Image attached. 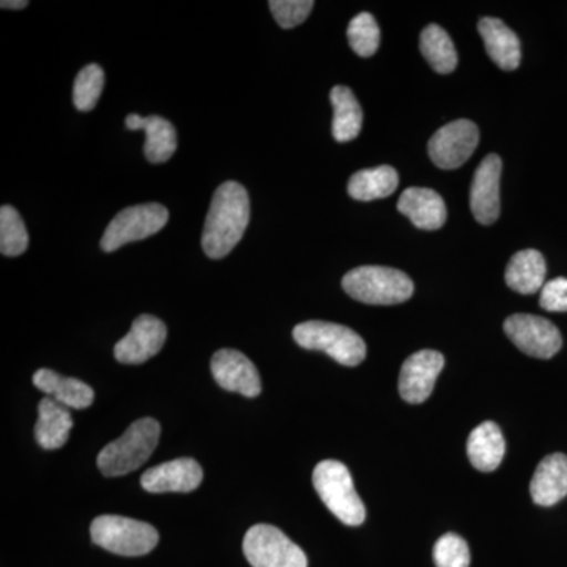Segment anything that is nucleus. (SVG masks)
<instances>
[{"instance_id": "obj_1", "label": "nucleus", "mask_w": 567, "mask_h": 567, "mask_svg": "<svg viewBox=\"0 0 567 567\" xmlns=\"http://www.w3.org/2000/svg\"><path fill=\"white\" fill-rule=\"evenodd\" d=\"M251 216L248 192L226 182L213 196L203 234V249L210 259H223L240 244Z\"/></svg>"}, {"instance_id": "obj_2", "label": "nucleus", "mask_w": 567, "mask_h": 567, "mask_svg": "<svg viewBox=\"0 0 567 567\" xmlns=\"http://www.w3.org/2000/svg\"><path fill=\"white\" fill-rule=\"evenodd\" d=\"M159 434L162 427L158 421L152 417L134 421L125 434L103 447L96 458L100 472L107 477L125 476L136 472L158 446Z\"/></svg>"}, {"instance_id": "obj_3", "label": "nucleus", "mask_w": 567, "mask_h": 567, "mask_svg": "<svg viewBox=\"0 0 567 567\" xmlns=\"http://www.w3.org/2000/svg\"><path fill=\"white\" fill-rule=\"evenodd\" d=\"M342 287L353 300L365 305L404 303L415 290L404 271L388 267L354 268L342 279Z\"/></svg>"}, {"instance_id": "obj_4", "label": "nucleus", "mask_w": 567, "mask_h": 567, "mask_svg": "<svg viewBox=\"0 0 567 567\" xmlns=\"http://www.w3.org/2000/svg\"><path fill=\"white\" fill-rule=\"evenodd\" d=\"M312 483L324 506L342 524L358 527L365 518V507L353 486L352 475L342 462L323 461L316 466Z\"/></svg>"}, {"instance_id": "obj_5", "label": "nucleus", "mask_w": 567, "mask_h": 567, "mask_svg": "<svg viewBox=\"0 0 567 567\" xmlns=\"http://www.w3.org/2000/svg\"><path fill=\"white\" fill-rule=\"evenodd\" d=\"M93 544L122 557H142L158 546L159 535L151 524L121 516H100L92 522Z\"/></svg>"}, {"instance_id": "obj_6", "label": "nucleus", "mask_w": 567, "mask_h": 567, "mask_svg": "<svg viewBox=\"0 0 567 567\" xmlns=\"http://www.w3.org/2000/svg\"><path fill=\"white\" fill-rule=\"evenodd\" d=\"M293 339L303 349L330 354L339 364L358 365L365 358L363 339L344 324L311 320L293 328Z\"/></svg>"}, {"instance_id": "obj_7", "label": "nucleus", "mask_w": 567, "mask_h": 567, "mask_svg": "<svg viewBox=\"0 0 567 567\" xmlns=\"http://www.w3.org/2000/svg\"><path fill=\"white\" fill-rule=\"evenodd\" d=\"M245 557L252 567H308V558L281 529L254 525L244 539Z\"/></svg>"}, {"instance_id": "obj_8", "label": "nucleus", "mask_w": 567, "mask_h": 567, "mask_svg": "<svg viewBox=\"0 0 567 567\" xmlns=\"http://www.w3.org/2000/svg\"><path fill=\"white\" fill-rule=\"evenodd\" d=\"M169 221V212L164 205L144 204L125 208L112 219L102 238L103 251H117L132 241L144 240L158 234Z\"/></svg>"}, {"instance_id": "obj_9", "label": "nucleus", "mask_w": 567, "mask_h": 567, "mask_svg": "<svg viewBox=\"0 0 567 567\" xmlns=\"http://www.w3.org/2000/svg\"><path fill=\"white\" fill-rule=\"evenodd\" d=\"M505 333L518 350L539 358L550 360L563 346L561 333L550 320L539 316L514 315L507 317Z\"/></svg>"}, {"instance_id": "obj_10", "label": "nucleus", "mask_w": 567, "mask_h": 567, "mask_svg": "<svg viewBox=\"0 0 567 567\" xmlns=\"http://www.w3.org/2000/svg\"><path fill=\"white\" fill-rule=\"evenodd\" d=\"M480 142V130L475 123L451 122L440 128L429 141V156L440 169L453 171L468 162Z\"/></svg>"}, {"instance_id": "obj_11", "label": "nucleus", "mask_w": 567, "mask_h": 567, "mask_svg": "<svg viewBox=\"0 0 567 567\" xmlns=\"http://www.w3.org/2000/svg\"><path fill=\"white\" fill-rule=\"evenodd\" d=\"M445 368V358L435 350H421L406 358L399 375V393L409 404L427 401L436 379Z\"/></svg>"}, {"instance_id": "obj_12", "label": "nucleus", "mask_w": 567, "mask_h": 567, "mask_svg": "<svg viewBox=\"0 0 567 567\" xmlns=\"http://www.w3.org/2000/svg\"><path fill=\"white\" fill-rule=\"evenodd\" d=\"M167 338V328L156 317H137L132 330L115 344L114 357L118 363L142 364L162 352Z\"/></svg>"}, {"instance_id": "obj_13", "label": "nucleus", "mask_w": 567, "mask_h": 567, "mask_svg": "<svg viewBox=\"0 0 567 567\" xmlns=\"http://www.w3.org/2000/svg\"><path fill=\"white\" fill-rule=\"evenodd\" d=\"M212 374L226 391L257 398L262 393L259 371L246 354L234 349H223L213 354Z\"/></svg>"}, {"instance_id": "obj_14", "label": "nucleus", "mask_w": 567, "mask_h": 567, "mask_svg": "<svg viewBox=\"0 0 567 567\" xmlns=\"http://www.w3.org/2000/svg\"><path fill=\"white\" fill-rule=\"evenodd\" d=\"M499 178L502 158L495 153L486 156L477 166L470 192V207L476 221L491 226L499 216Z\"/></svg>"}, {"instance_id": "obj_15", "label": "nucleus", "mask_w": 567, "mask_h": 567, "mask_svg": "<svg viewBox=\"0 0 567 567\" xmlns=\"http://www.w3.org/2000/svg\"><path fill=\"white\" fill-rule=\"evenodd\" d=\"M204 480L203 466L194 458L182 457L147 470L141 477L142 487L151 494L193 492Z\"/></svg>"}, {"instance_id": "obj_16", "label": "nucleus", "mask_w": 567, "mask_h": 567, "mask_svg": "<svg viewBox=\"0 0 567 567\" xmlns=\"http://www.w3.org/2000/svg\"><path fill=\"white\" fill-rule=\"evenodd\" d=\"M398 210L405 215L413 226L423 230H436L446 221V204L439 193L429 188H409L402 193Z\"/></svg>"}, {"instance_id": "obj_17", "label": "nucleus", "mask_w": 567, "mask_h": 567, "mask_svg": "<svg viewBox=\"0 0 567 567\" xmlns=\"http://www.w3.org/2000/svg\"><path fill=\"white\" fill-rule=\"evenodd\" d=\"M126 128L132 132L144 130L147 142H145V158L151 163L159 164L169 162L177 151V132L173 123L158 115L141 117L137 114H130L126 117Z\"/></svg>"}, {"instance_id": "obj_18", "label": "nucleus", "mask_w": 567, "mask_h": 567, "mask_svg": "<svg viewBox=\"0 0 567 567\" xmlns=\"http://www.w3.org/2000/svg\"><path fill=\"white\" fill-rule=\"evenodd\" d=\"M477 31L484 40L487 54L502 70L514 71L522 61L520 40L502 20L483 18Z\"/></svg>"}, {"instance_id": "obj_19", "label": "nucleus", "mask_w": 567, "mask_h": 567, "mask_svg": "<svg viewBox=\"0 0 567 567\" xmlns=\"http://www.w3.org/2000/svg\"><path fill=\"white\" fill-rule=\"evenodd\" d=\"M533 502L539 506H554L567 495V456L550 454L537 465L532 480Z\"/></svg>"}, {"instance_id": "obj_20", "label": "nucleus", "mask_w": 567, "mask_h": 567, "mask_svg": "<svg viewBox=\"0 0 567 567\" xmlns=\"http://www.w3.org/2000/svg\"><path fill=\"white\" fill-rule=\"evenodd\" d=\"M33 385L66 409H87L95 401V391L87 383L59 375L51 369H39L33 374Z\"/></svg>"}, {"instance_id": "obj_21", "label": "nucleus", "mask_w": 567, "mask_h": 567, "mask_svg": "<svg viewBox=\"0 0 567 567\" xmlns=\"http://www.w3.org/2000/svg\"><path fill=\"white\" fill-rule=\"evenodd\" d=\"M505 450L502 431L492 421L477 425L466 443L470 462L483 473L495 472L498 468L505 457Z\"/></svg>"}, {"instance_id": "obj_22", "label": "nucleus", "mask_w": 567, "mask_h": 567, "mask_svg": "<svg viewBox=\"0 0 567 567\" xmlns=\"http://www.w3.org/2000/svg\"><path fill=\"white\" fill-rule=\"evenodd\" d=\"M547 265L543 254L536 249H524L514 254L506 268V284L514 292L533 295L546 286Z\"/></svg>"}, {"instance_id": "obj_23", "label": "nucleus", "mask_w": 567, "mask_h": 567, "mask_svg": "<svg viewBox=\"0 0 567 567\" xmlns=\"http://www.w3.org/2000/svg\"><path fill=\"white\" fill-rule=\"evenodd\" d=\"M73 417L70 409L52 398H44L39 405V421L35 424L37 443L44 450H59L69 442Z\"/></svg>"}, {"instance_id": "obj_24", "label": "nucleus", "mask_w": 567, "mask_h": 567, "mask_svg": "<svg viewBox=\"0 0 567 567\" xmlns=\"http://www.w3.org/2000/svg\"><path fill=\"white\" fill-rule=\"evenodd\" d=\"M333 104V137L338 142L357 140L363 128V111L357 96L346 85H336L330 93Z\"/></svg>"}, {"instance_id": "obj_25", "label": "nucleus", "mask_w": 567, "mask_h": 567, "mask_svg": "<svg viewBox=\"0 0 567 567\" xmlns=\"http://www.w3.org/2000/svg\"><path fill=\"white\" fill-rule=\"evenodd\" d=\"M398 185L399 175L394 167L379 166L374 169H364L353 174L350 177L347 192L354 200L369 203V200L391 196L398 189Z\"/></svg>"}, {"instance_id": "obj_26", "label": "nucleus", "mask_w": 567, "mask_h": 567, "mask_svg": "<svg viewBox=\"0 0 567 567\" xmlns=\"http://www.w3.org/2000/svg\"><path fill=\"white\" fill-rule=\"evenodd\" d=\"M420 48L425 61L436 73L450 74L456 70L457 51L445 29L436 24H429L421 32Z\"/></svg>"}, {"instance_id": "obj_27", "label": "nucleus", "mask_w": 567, "mask_h": 567, "mask_svg": "<svg viewBox=\"0 0 567 567\" xmlns=\"http://www.w3.org/2000/svg\"><path fill=\"white\" fill-rule=\"evenodd\" d=\"M29 234L20 213L11 205L0 208V252L7 257L21 256L28 249Z\"/></svg>"}, {"instance_id": "obj_28", "label": "nucleus", "mask_w": 567, "mask_h": 567, "mask_svg": "<svg viewBox=\"0 0 567 567\" xmlns=\"http://www.w3.org/2000/svg\"><path fill=\"white\" fill-rule=\"evenodd\" d=\"M350 47L360 58H371L380 47V29L371 13L357 14L347 29Z\"/></svg>"}, {"instance_id": "obj_29", "label": "nucleus", "mask_w": 567, "mask_h": 567, "mask_svg": "<svg viewBox=\"0 0 567 567\" xmlns=\"http://www.w3.org/2000/svg\"><path fill=\"white\" fill-rule=\"evenodd\" d=\"M104 87V71L96 63L84 66L74 80L73 103L76 110L92 111L99 103Z\"/></svg>"}, {"instance_id": "obj_30", "label": "nucleus", "mask_w": 567, "mask_h": 567, "mask_svg": "<svg viewBox=\"0 0 567 567\" xmlns=\"http://www.w3.org/2000/svg\"><path fill=\"white\" fill-rule=\"evenodd\" d=\"M436 567H468V544L454 533L440 537L434 547Z\"/></svg>"}, {"instance_id": "obj_31", "label": "nucleus", "mask_w": 567, "mask_h": 567, "mask_svg": "<svg viewBox=\"0 0 567 567\" xmlns=\"http://www.w3.org/2000/svg\"><path fill=\"white\" fill-rule=\"evenodd\" d=\"M268 6H270L276 22L282 29L297 28L306 21V18L315 9L312 0H271Z\"/></svg>"}, {"instance_id": "obj_32", "label": "nucleus", "mask_w": 567, "mask_h": 567, "mask_svg": "<svg viewBox=\"0 0 567 567\" xmlns=\"http://www.w3.org/2000/svg\"><path fill=\"white\" fill-rule=\"evenodd\" d=\"M540 308L550 312H567V279H551L540 290Z\"/></svg>"}, {"instance_id": "obj_33", "label": "nucleus", "mask_w": 567, "mask_h": 567, "mask_svg": "<svg viewBox=\"0 0 567 567\" xmlns=\"http://www.w3.org/2000/svg\"><path fill=\"white\" fill-rule=\"evenodd\" d=\"M0 6H2V9L22 10L29 6V2H25V0H2Z\"/></svg>"}]
</instances>
